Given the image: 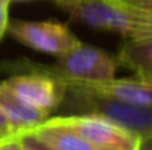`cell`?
<instances>
[{
	"instance_id": "5bb4252c",
	"label": "cell",
	"mask_w": 152,
	"mask_h": 150,
	"mask_svg": "<svg viewBox=\"0 0 152 150\" xmlns=\"http://www.w3.org/2000/svg\"><path fill=\"white\" fill-rule=\"evenodd\" d=\"M10 134H13L12 128H10V124L7 121V116H6L3 107L0 106V140L7 137V136H10Z\"/></svg>"
},
{
	"instance_id": "277c9868",
	"label": "cell",
	"mask_w": 152,
	"mask_h": 150,
	"mask_svg": "<svg viewBox=\"0 0 152 150\" xmlns=\"http://www.w3.org/2000/svg\"><path fill=\"white\" fill-rule=\"evenodd\" d=\"M118 60L108 51L93 46L80 44L59 56L55 74L65 84L84 81H105L115 77Z\"/></svg>"
},
{
	"instance_id": "8992f818",
	"label": "cell",
	"mask_w": 152,
	"mask_h": 150,
	"mask_svg": "<svg viewBox=\"0 0 152 150\" xmlns=\"http://www.w3.org/2000/svg\"><path fill=\"white\" fill-rule=\"evenodd\" d=\"M1 84L24 103L50 115L65 99L68 86L59 77L49 72H30L13 75Z\"/></svg>"
},
{
	"instance_id": "4fadbf2b",
	"label": "cell",
	"mask_w": 152,
	"mask_h": 150,
	"mask_svg": "<svg viewBox=\"0 0 152 150\" xmlns=\"http://www.w3.org/2000/svg\"><path fill=\"white\" fill-rule=\"evenodd\" d=\"M22 136V141H24V149L25 150H50L46 147L45 144H42L39 140H36L33 136L30 134H21Z\"/></svg>"
},
{
	"instance_id": "5b68a950",
	"label": "cell",
	"mask_w": 152,
	"mask_h": 150,
	"mask_svg": "<svg viewBox=\"0 0 152 150\" xmlns=\"http://www.w3.org/2000/svg\"><path fill=\"white\" fill-rule=\"evenodd\" d=\"M7 31L24 46L55 56H62L81 44L65 24L55 21H13L9 22Z\"/></svg>"
},
{
	"instance_id": "8fae6325",
	"label": "cell",
	"mask_w": 152,
	"mask_h": 150,
	"mask_svg": "<svg viewBox=\"0 0 152 150\" xmlns=\"http://www.w3.org/2000/svg\"><path fill=\"white\" fill-rule=\"evenodd\" d=\"M0 150H25L21 134H10L0 140Z\"/></svg>"
},
{
	"instance_id": "30bf717a",
	"label": "cell",
	"mask_w": 152,
	"mask_h": 150,
	"mask_svg": "<svg viewBox=\"0 0 152 150\" xmlns=\"http://www.w3.org/2000/svg\"><path fill=\"white\" fill-rule=\"evenodd\" d=\"M115 57L118 65L132 69L137 75L152 78V37L129 40Z\"/></svg>"
},
{
	"instance_id": "3957f363",
	"label": "cell",
	"mask_w": 152,
	"mask_h": 150,
	"mask_svg": "<svg viewBox=\"0 0 152 150\" xmlns=\"http://www.w3.org/2000/svg\"><path fill=\"white\" fill-rule=\"evenodd\" d=\"M52 122L64 125L80 134L95 147H117L123 150H140L142 138L111 119L96 113H75L49 116Z\"/></svg>"
},
{
	"instance_id": "d6986e66",
	"label": "cell",
	"mask_w": 152,
	"mask_h": 150,
	"mask_svg": "<svg viewBox=\"0 0 152 150\" xmlns=\"http://www.w3.org/2000/svg\"><path fill=\"white\" fill-rule=\"evenodd\" d=\"M12 1V0H10ZM15 1H25V0H15Z\"/></svg>"
},
{
	"instance_id": "ba28073f",
	"label": "cell",
	"mask_w": 152,
	"mask_h": 150,
	"mask_svg": "<svg viewBox=\"0 0 152 150\" xmlns=\"http://www.w3.org/2000/svg\"><path fill=\"white\" fill-rule=\"evenodd\" d=\"M0 106L3 107L13 134H25L40 125L50 115L19 100L0 83Z\"/></svg>"
},
{
	"instance_id": "9c48e42d",
	"label": "cell",
	"mask_w": 152,
	"mask_h": 150,
	"mask_svg": "<svg viewBox=\"0 0 152 150\" xmlns=\"http://www.w3.org/2000/svg\"><path fill=\"white\" fill-rule=\"evenodd\" d=\"M25 134L33 136L50 150H98L71 128L55 124L49 118Z\"/></svg>"
},
{
	"instance_id": "52a82bcc",
	"label": "cell",
	"mask_w": 152,
	"mask_h": 150,
	"mask_svg": "<svg viewBox=\"0 0 152 150\" xmlns=\"http://www.w3.org/2000/svg\"><path fill=\"white\" fill-rule=\"evenodd\" d=\"M66 86L83 87L105 96L123 100L133 104L152 106V78L134 74L127 78H111L105 81H84V83H69Z\"/></svg>"
},
{
	"instance_id": "7c38bea8",
	"label": "cell",
	"mask_w": 152,
	"mask_h": 150,
	"mask_svg": "<svg viewBox=\"0 0 152 150\" xmlns=\"http://www.w3.org/2000/svg\"><path fill=\"white\" fill-rule=\"evenodd\" d=\"M9 3H10V0H0V40L7 33V25H9Z\"/></svg>"
},
{
	"instance_id": "9a60e30c",
	"label": "cell",
	"mask_w": 152,
	"mask_h": 150,
	"mask_svg": "<svg viewBox=\"0 0 152 150\" xmlns=\"http://www.w3.org/2000/svg\"><path fill=\"white\" fill-rule=\"evenodd\" d=\"M129 1L137 4L139 7H143V9H146V10L152 12V0H129Z\"/></svg>"
},
{
	"instance_id": "2e32d148",
	"label": "cell",
	"mask_w": 152,
	"mask_h": 150,
	"mask_svg": "<svg viewBox=\"0 0 152 150\" xmlns=\"http://www.w3.org/2000/svg\"><path fill=\"white\" fill-rule=\"evenodd\" d=\"M55 1H56L61 7H64V9H66V10H68L72 4H75V3H77V1H80V0H55Z\"/></svg>"
},
{
	"instance_id": "ac0fdd59",
	"label": "cell",
	"mask_w": 152,
	"mask_h": 150,
	"mask_svg": "<svg viewBox=\"0 0 152 150\" xmlns=\"http://www.w3.org/2000/svg\"><path fill=\"white\" fill-rule=\"evenodd\" d=\"M98 150H123V149H117V147H98Z\"/></svg>"
},
{
	"instance_id": "e0dca14e",
	"label": "cell",
	"mask_w": 152,
	"mask_h": 150,
	"mask_svg": "<svg viewBox=\"0 0 152 150\" xmlns=\"http://www.w3.org/2000/svg\"><path fill=\"white\" fill-rule=\"evenodd\" d=\"M140 150H152V137L142 140V147Z\"/></svg>"
},
{
	"instance_id": "6da1fadb",
	"label": "cell",
	"mask_w": 152,
	"mask_h": 150,
	"mask_svg": "<svg viewBox=\"0 0 152 150\" xmlns=\"http://www.w3.org/2000/svg\"><path fill=\"white\" fill-rule=\"evenodd\" d=\"M68 12L74 21L130 40L152 37V12L129 0H80Z\"/></svg>"
},
{
	"instance_id": "7a4b0ae2",
	"label": "cell",
	"mask_w": 152,
	"mask_h": 150,
	"mask_svg": "<svg viewBox=\"0 0 152 150\" xmlns=\"http://www.w3.org/2000/svg\"><path fill=\"white\" fill-rule=\"evenodd\" d=\"M68 103L72 110L102 115L142 140L152 137V106L127 103L77 86H68Z\"/></svg>"
}]
</instances>
